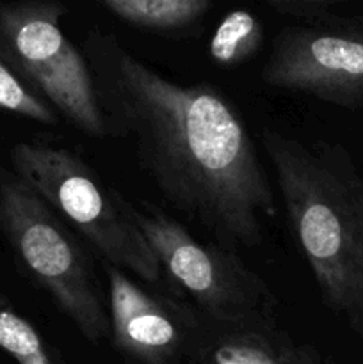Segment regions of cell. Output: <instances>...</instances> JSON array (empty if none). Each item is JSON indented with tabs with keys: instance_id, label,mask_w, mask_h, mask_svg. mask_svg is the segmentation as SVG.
Masks as SVG:
<instances>
[{
	"instance_id": "cell-1",
	"label": "cell",
	"mask_w": 363,
	"mask_h": 364,
	"mask_svg": "<svg viewBox=\"0 0 363 364\" xmlns=\"http://www.w3.org/2000/svg\"><path fill=\"white\" fill-rule=\"evenodd\" d=\"M82 53L109 135L130 141L164 201L230 251L262 244L276 194L233 103L212 84L162 77L103 28Z\"/></svg>"
},
{
	"instance_id": "cell-2",
	"label": "cell",
	"mask_w": 363,
	"mask_h": 364,
	"mask_svg": "<svg viewBox=\"0 0 363 364\" xmlns=\"http://www.w3.org/2000/svg\"><path fill=\"white\" fill-rule=\"evenodd\" d=\"M294 240L324 306L363 341V173L340 142L263 128Z\"/></svg>"
},
{
	"instance_id": "cell-3",
	"label": "cell",
	"mask_w": 363,
	"mask_h": 364,
	"mask_svg": "<svg viewBox=\"0 0 363 364\" xmlns=\"http://www.w3.org/2000/svg\"><path fill=\"white\" fill-rule=\"evenodd\" d=\"M13 173L31 187L103 263L148 287H160L164 272L146 242L135 205L102 180L78 153L53 141L34 139L11 148Z\"/></svg>"
},
{
	"instance_id": "cell-4",
	"label": "cell",
	"mask_w": 363,
	"mask_h": 364,
	"mask_svg": "<svg viewBox=\"0 0 363 364\" xmlns=\"http://www.w3.org/2000/svg\"><path fill=\"white\" fill-rule=\"evenodd\" d=\"M135 219L152 247L169 294L184 299L214 326L280 320L273 288L237 251L217 242H201L189 228L157 205H135Z\"/></svg>"
},
{
	"instance_id": "cell-5",
	"label": "cell",
	"mask_w": 363,
	"mask_h": 364,
	"mask_svg": "<svg viewBox=\"0 0 363 364\" xmlns=\"http://www.w3.org/2000/svg\"><path fill=\"white\" fill-rule=\"evenodd\" d=\"M0 230L38 287L89 343L110 334L109 309L75 231L0 164Z\"/></svg>"
},
{
	"instance_id": "cell-6",
	"label": "cell",
	"mask_w": 363,
	"mask_h": 364,
	"mask_svg": "<svg viewBox=\"0 0 363 364\" xmlns=\"http://www.w3.org/2000/svg\"><path fill=\"white\" fill-rule=\"evenodd\" d=\"M66 13L56 0L0 4V59L57 116L89 137L105 139L88 60L60 28Z\"/></svg>"
},
{
	"instance_id": "cell-7",
	"label": "cell",
	"mask_w": 363,
	"mask_h": 364,
	"mask_svg": "<svg viewBox=\"0 0 363 364\" xmlns=\"http://www.w3.org/2000/svg\"><path fill=\"white\" fill-rule=\"evenodd\" d=\"M260 78L278 91L363 109V23L338 16L281 28Z\"/></svg>"
},
{
	"instance_id": "cell-8",
	"label": "cell",
	"mask_w": 363,
	"mask_h": 364,
	"mask_svg": "<svg viewBox=\"0 0 363 364\" xmlns=\"http://www.w3.org/2000/svg\"><path fill=\"white\" fill-rule=\"evenodd\" d=\"M103 272L109 283L110 336L125 355L144 364L196 361L206 320L194 306L107 263Z\"/></svg>"
},
{
	"instance_id": "cell-9",
	"label": "cell",
	"mask_w": 363,
	"mask_h": 364,
	"mask_svg": "<svg viewBox=\"0 0 363 364\" xmlns=\"http://www.w3.org/2000/svg\"><path fill=\"white\" fill-rule=\"evenodd\" d=\"M199 364H320L308 343H298L280 320L214 326L206 322Z\"/></svg>"
},
{
	"instance_id": "cell-10",
	"label": "cell",
	"mask_w": 363,
	"mask_h": 364,
	"mask_svg": "<svg viewBox=\"0 0 363 364\" xmlns=\"http://www.w3.org/2000/svg\"><path fill=\"white\" fill-rule=\"evenodd\" d=\"M100 6L123 23L149 32H182L212 11L210 0H102Z\"/></svg>"
},
{
	"instance_id": "cell-11",
	"label": "cell",
	"mask_w": 363,
	"mask_h": 364,
	"mask_svg": "<svg viewBox=\"0 0 363 364\" xmlns=\"http://www.w3.org/2000/svg\"><path fill=\"white\" fill-rule=\"evenodd\" d=\"M263 41V27L258 18L244 9L228 13L217 25L209 45L212 60L221 66H237L251 59Z\"/></svg>"
},
{
	"instance_id": "cell-12",
	"label": "cell",
	"mask_w": 363,
	"mask_h": 364,
	"mask_svg": "<svg viewBox=\"0 0 363 364\" xmlns=\"http://www.w3.org/2000/svg\"><path fill=\"white\" fill-rule=\"evenodd\" d=\"M0 348L18 364H52L38 331L11 309H0Z\"/></svg>"
},
{
	"instance_id": "cell-13",
	"label": "cell",
	"mask_w": 363,
	"mask_h": 364,
	"mask_svg": "<svg viewBox=\"0 0 363 364\" xmlns=\"http://www.w3.org/2000/svg\"><path fill=\"white\" fill-rule=\"evenodd\" d=\"M0 109L48 127L59 123V116L38 96L32 95L2 59H0Z\"/></svg>"
},
{
	"instance_id": "cell-14",
	"label": "cell",
	"mask_w": 363,
	"mask_h": 364,
	"mask_svg": "<svg viewBox=\"0 0 363 364\" xmlns=\"http://www.w3.org/2000/svg\"><path fill=\"white\" fill-rule=\"evenodd\" d=\"M269 7L278 16L294 18L299 25L326 23L338 18L333 0H270Z\"/></svg>"
},
{
	"instance_id": "cell-15",
	"label": "cell",
	"mask_w": 363,
	"mask_h": 364,
	"mask_svg": "<svg viewBox=\"0 0 363 364\" xmlns=\"http://www.w3.org/2000/svg\"><path fill=\"white\" fill-rule=\"evenodd\" d=\"M0 309H9V301L0 294Z\"/></svg>"
}]
</instances>
